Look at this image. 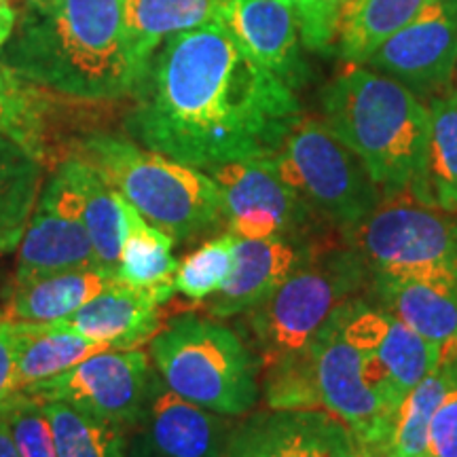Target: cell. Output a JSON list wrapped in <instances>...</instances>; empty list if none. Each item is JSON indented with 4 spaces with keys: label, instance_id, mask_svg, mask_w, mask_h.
I'll return each mask as SVG.
<instances>
[{
    "label": "cell",
    "instance_id": "1",
    "mask_svg": "<svg viewBox=\"0 0 457 457\" xmlns=\"http://www.w3.org/2000/svg\"><path fill=\"white\" fill-rule=\"evenodd\" d=\"M131 98L125 134L204 171L271 157L303 114L296 91L259 64L222 21L168 38Z\"/></svg>",
    "mask_w": 457,
    "mask_h": 457
},
{
    "label": "cell",
    "instance_id": "2",
    "mask_svg": "<svg viewBox=\"0 0 457 457\" xmlns=\"http://www.w3.org/2000/svg\"><path fill=\"white\" fill-rule=\"evenodd\" d=\"M0 62L79 102L131 98L146 72L125 30L123 0H20Z\"/></svg>",
    "mask_w": 457,
    "mask_h": 457
},
{
    "label": "cell",
    "instance_id": "3",
    "mask_svg": "<svg viewBox=\"0 0 457 457\" xmlns=\"http://www.w3.org/2000/svg\"><path fill=\"white\" fill-rule=\"evenodd\" d=\"M320 104L322 121L384 195L415 187L430 131V108L415 91L364 64H347L322 89Z\"/></svg>",
    "mask_w": 457,
    "mask_h": 457
},
{
    "label": "cell",
    "instance_id": "4",
    "mask_svg": "<svg viewBox=\"0 0 457 457\" xmlns=\"http://www.w3.org/2000/svg\"><path fill=\"white\" fill-rule=\"evenodd\" d=\"M71 155L89 163L142 219L174 242H191L222 227L219 187L208 171L112 131L81 136Z\"/></svg>",
    "mask_w": 457,
    "mask_h": 457
},
{
    "label": "cell",
    "instance_id": "5",
    "mask_svg": "<svg viewBox=\"0 0 457 457\" xmlns=\"http://www.w3.org/2000/svg\"><path fill=\"white\" fill-rule=\"evenodd\" d=\"M148 358L170 390L225 417H244L261 396V360L236 328L180 313L148 341Z\"/></svg>",
    "mask_w": 457,
    "mask_h": 457
},
{
    "label": "cell",
    "instance_id": "6",
    "mask_svg": "<svg viewBox=\"0 0 457 457\" xmlns=\"http://www.w3.org/2000/svg\"><path fill=\"white\" fill-rule=\"evenodd\" d=\"M370 270L345 242L320 248L265 301L237 316V333L259 356L273 358L310 345L333 313L369 288Z\"/></svg>",
    "mask_w": 457,
    "mask_h": 457
},
{
    "label": "cell",
    "instance_id": "7",
    "mask_svg": "<svg viewBox=\"0 0 457 457\" xmlns=\"http://www.w3.org/2000/svg\"><path fill=\"white\" fill-rule=\"evenodd\" d=\"M343 242L362 256L373 276L396 279L457 276V214L426 204L411 188L387 193Z\"/></svg>",
    "mask_w": 457,
    "mask_h": 457
},
{
    "label": "cell",
    "instance_id": "8",
    "mask_svg": "<svg viewBox=\"0 0 457 457\" xmlns=\"http://www.w3.org/2000/svg\"><path fill=\"white\" fill-rule=\"evenodd\" d=\"M271 159L313 212L339 228L358 225L384 197L360 157L322 119L301 114Z\"/></svg>",
    "mask_w": 457,
    "mask_h": 457
},
{
    "label": "cell",
    "instance_id": "9",
    "mask_svg": "<svg viewBox=\"0 0 457 457\" xmlns=\"http://www.w3.org/2000/svg\"><path fill=\"white\" fill-rule=\"evenodd\" d=\"M220 195L222 225L239 239H312L322 219L286 182L271 157L242 159L205 170Z\"/></svg>",
    "mask_w": 457,
    "mask_h": 457
},
{
    "label": "cell",
    "instance_id": "10",
    "mask_svg": "<svg viewBox=\"0 0 457 457\" xmlns=\"http://www.w3.org/2000/svg\"><path fill=\"white\" fill-rule=\"evenodd\" d=\"M153 370L145 350H111L21 392L41 403H66L129 430L140 420Z\"/></svg>",
    "mask_w": 457,
    "mask_h": 457
},
{
    "label": "cell",
    "instance_id": "11",
    "mask_svg": "<svg viewBox=\"0 0 457 457\" xmlns=\"http://www.w3.org/2000/svg\"><path fill=\"white\" fill-rule=\"evenodd\" d=\"M94 265H98V261L85 227L81 195L62 163H57L43 182L37 205L17 245L13 282Z\"/></svg>",
    "mask_w": 457,
    "mask_h": 457
},
{
    "label": "cell",
    "instance_id": "12",
    "mask_svg": "<svg viewBox=\"0 0 457 457\" xmlns=\"http://www.w3.org/2000/svg\"><path fill=\"white\" fill-rule=\"evenodd\" d=\"M343 312L345 305L313 337L322 407L339 417L356 443H392L398 411L387 407L369 387L362 373V352L343 337Z\"/></svg>",
    "mask_w": 457,
    "mask_h": 457
},
{
    "label": "cell",
    "instance_id": "13",
    "mask_svg": "<svg viewBox=\"0 0 457 457\" xmlns=\"http://www.w3.org/2000/svg\"><path fill=\"white\" fill-rule=\"evenodd\" d=\"M231 417L212 413L179 396L157 370L140 420L128 434V457H227Z\"/></svg>",
    "mask_w": 457,
    "mask_h": 457
},
{
    "label": "cell",
    "instance_id": "14",
    "mask_svg": "<svg viewBox=\"0 0 457 457\" xmlns=\"http://www.w3.org/2000/svg\"><path fill=\"white\" fill-rule=\"evenodd\" d=\"M364 66L396 79L417 96L447 91L455 83L457 0H434L392 34Z\"/></svg>",
    "mask_w": 457,
    "mask_h": 457
},
{
    "label": "cell",
    "instance_id": "15",
    "mask_svg": "<svg viewBox=\"0 0 457 457\" xmlns=\"http://www.w3.org/2000/svg\"><path fill=\"white\" fill-rule=\"evenodd\" d=\"M227 457H353V438L327 409H267L233 426Z\"/></svg>",
    "mask_w": 457,
    "mask_h": 457
},
{
    "label": "cell",
    "instance_id": "16",
    "mask_svg": "<svg viewBox=\"0 0 457 457\" xmlns=\"http://www.w3.org/2000/svg\"><path fill=\"white\" fill-rule=\"evenodd\" d=\"M320 250L312 239H239L233 245V271L219 293L210 296V318H237L259 305Z\"/></svg>",
    "mask_w": 457,
    "mask_h": 457
},
{
    "label": "cell",
    "instance_id": "17",
    "mask_svg": "<svg viewBox=\"0 0 457 457\" xmlns=\"http://www.w3.org/2000/svg\"><path fill=\"white\" fill-rule=\"evenodd\" d=\"M222 24L259 64L299 91L310 81L295 9L282 0H227Z\"/></svg>",
    "mask_w": 457,
    "mask_h": 457
},
{
    "label": "cell",
    "instance_id": "18",
    "mask_svg": "<svg viewBox=\"0 0 457 457\" xmlns=\"http://www.w3.org/2000/svg\"><path fill=\"white\" fill-rule=\"evenodd\" d=\"M171 296L174 293L138 290L117 282L85 303L81 310L45 327L71 330L91 341L106 343L112 350H136L155 337L162 322L159 307Z\"/></svg>",
    "mask_w": 457,
    "mask_h": 457
},
{
    "label": "cell",
    "instance_id": "19",
    "mask_svg": "<svg viewBox=\"0 0 457 457\" xmlns=\"http://www.w3.org/2000/svg\"><path fill=\"white\" fill-rule=\"evenodd\" d=\"M369 290L379 310L438 345L457 341V276L396 279L370 273Z\"/></svg>",
    "mask_w": 457,
    "mask_h": 457
},
{
    "label": "cell",
    "instance_id": "20",
    "mask_svg": "<svg viewBox=\"0 0 457 457\" xmlns=\"http://www.w3.org/2000/svg\"><path fill=\"white\" fill-rule=\"evenodd\" d=\"M112 284L117 271L100 265L34 276L11 284L3 313L15 322L49 324L81 310Z\"/></svg>",
    "mask_w": 457,
    "mask_h": 457
},
{
    "label": "cell",
    "instance_id": "21",
    "mask_svg": "<svg viewBox=\"0 0 457 457\" xmlns=\"http://www.w3.org/2000/svg\"><path fill=\"white\" fill-rule=\"evenodd\" d=\"M60 163L81 195L83 219L96 261L100 267L117 271L128 231V202L83 159L71 155Z\"/></svg>",
    "mask_w": 457,
    "mask_h": 457
},
{
    "label": "cell",
    "instance_id": "22",
    "mask_svg": "<svg viewBox=\"0 0 457 457\" xmlns=\"http://www.w3.org/2000/svg\"><path fill=\"white\" fill-rule=\"evenodd\" d=\"M227 0H123L125 30L136 54L148 66L168 38L222 21Z\"/></svg>",
    "mask_w": 457,
    "mask_h": 457
},
{
    "label": "cell",
    "instance_id": "23",
    "mask_svg": "<svg viewBox=\"0 0 457 457\" xmlns=\"http://www.w3.org/2000/svg\"><path fill=\"white\" fill-rule=\"evenodd\" d=\"M15 322V320H13ZM15 390L51 379L77 367L79 362L96 353L111 352L106 343L91 341L87 337L71 333V330H54L45 324L15 322Z\"/></svg>",
    "mask_w": 457,
    "mask_h": 457
},
{
    "label": "cell",
    "instance_id": "24",
    "mask_svg": "<svg viewBox=\"0 0 457 457\" xmlns=\"http://www.w3.org/2000/svg\"><path fill=\"white\" fill-rule=\"evenodd\" d=\"M424 170L411 191L426 204L457 214V89L434 96Z\"/></svg>",
    "mask_w": 457,
    "mask_h": 457
},
{
    "label": "cell",
    "instance_id": "25",
    "mask_svg": "<svg viewBox=\"0 0 457 457\" xmlns=\"http://www.w3.org/2000/svg\"><path fill=\"white\" fill-rule=\"evenodd\" d=\"M45 182V163L0 136V256L17 250Z\"/></svg>",
    "mask_w": 457,
    "mask_h": 457
},
{
    "label": "cell",
    "instance_id": "26",
    "mask_svg": "<svg viewBox=\"0 0 457 457\" xmlns=\"http://www.w3.org/2000/svg\"><path fill=\"white\" fill-rule=\"evenodd\" d=\"M174 237L146 222L128 204V231L117 265V282L138 290L176 293L179 259L174 256Z\"/></svg>",
    "mask_w": 457,
    "mask_h": 457
},
{
    "label": "cell",
    "instance_id": "27",
    "mask_svg": "<svg viewBox=\"0 0 457 457\" xmlns=\"http://www.w3.org/2000/svg\"><path fill=\"white\" fill-rule=\"evenodd\" d=\"M434 0H356L343 20L337 49L347 64L367 60Z\"/></svg>",
    "mask_w": 457,
    "mask_h": 457
},
{
    "label": "cell",
    "instance_id": "28",
    "mask_svg": "<svg viewBox=\"0 0 457 457\" xmlns=\"http://www.w3.org/2000/svg\"><path fill=\"white\" fill-rule=\"evenodd\" d=\"M457 377V341L445 345L436 369L400 403L392 430V447L400 457H428V436L434 411Z\"/></svg>",
    "mask_w": 457,
    "mask_h": 457
},
{
    "label": "cell",
    "instance_id": "29",
    "mask_svg": "<svg viewBox=\"0 0 457 457\" xmlns=\"http://www.w3.org/2000/svg\"><path fill=\"white\" fill-rule=\"evenodd\" d=\"M0 136L24 146L38 162L47 163L51 153L49 100L0 62Z\"/></svg>",
    "mask_w": 457,
    "mask_h": 457
},
{
    "label": "cell",
    "instance_id": "30",
    "mask_svg": "<svg viewBox=\"0 0 457 457\" xmlns=\"http://www.w3.org/2000/svg\"><path fill=\"white\" fill-rule=\"evenodd\" d=\"M55 434L57 457H128L125 428L66 403H43Z\"/></svg>",
    "mask_w": 457,
    "mask_h": 457
},
{
    "label": "cell",
    "instance_id": "31",
    "mask_svg": "<svg viewBox=\"0 0 457 457\" xmlns=\"http://www.w3.org/2000/svg\"><path fill=\"white\" fill-rule=\"evenodd\" d=\"M261 396L267 409H324L313 341L262 364Z\"/></svg>",
    "mask_w": 457,
    "mask_h": 457
},
{
    "label": "cell",
    "instance_id": "32",
    "mask_svg": "<svg viewBox=\"0 0 457 457\" xmlns=\"http://www.w3.org/2000/svg\"><path fill=\"white\" fill-rule=\"evenodd\" d=\"M441 352L443 347L438 343L426 339L407 324L390 316L387 333L375 353L384 362L398 390L407 396L420 381H424L436 369Z\"/></svg>",
    "mask_w": 457,
    "mask_h": 457
},
{
    "label": "cell",
    "instance_id": "33",
    "mask_svg": "<svg viewBox=\"0 0 457 457\" xmlns=\"http://www.w3.org/2000/svg\"><path fill=\"white\" fill-rule=\"evenodd\" d=\"M236 236L225 231L187 254L179 262L174 290L191 301H205L219 293L233 271Z\"/></svg>",
    "mask_w": 457,
    "mask_h": 457
},
{
    "label": "cell",
    "instance_id": "34",
    "mask_svg": "<svg viewBox=\"0 0 457 457\" xmlns=\"http://www.w3.org/2000/svg\"><path fill=\"white\" fill-rule=\"evenodd\" d=\"M3 415L21 457H57L55 434L41 400L17 392Z\"/></svg>",
    "mask_w": 457,
    "mask_h": 457
},
{
    "label": "cell",
    "instance_id": "35",
    "mask_svg": "<svg viewBox=\"0 0 457 457\" xmlns=\"http://www.w3.org/2000/svg\"><path fill=\"white\" fill-rule=\"evenodd\" d=\"M356 0H310L296 15L303 47L310 51H330L337 45L343 20Z\"/></svg>",
    "mask_w": 457,
    "mask_h": 457
},
{
    "label": "cell",
    "instance_id": "36",
    "mask_svg": "<svg viewBox=\"0 0 457 457\" xmlns=\"http://www.w3.org/2000/svg\"><path fill=\"white\" fill-rule=\"evenodd\" d=\"M428 457H457V377L434 411L428 436Z\"/></svg>",
    "mask_w": 457,
    "mask_h": 457
},
{
    "label": "cell",
    "instance_id": "37",
    "mask_svg": "<svg viewBox=\"0 0 457 457\" xmlns=\"http://www.w3.org/2000/svg\"><path fill=\"white\" fill-rule=\"evenodd\" d=\"M15 322L0 312V415L9 407L15 390Z\"/></svg>",
    "mask_w": 457,
    "mask_h": 457
},
{
    "label": "cell",
    "instance_id": "38",
    "mask_svg": "<svg viewBox=\"0 0 457 457\" xmlns=\"http://www.w3.org/2000/svg\"><path fill=\"white\" fill-rule=\"evenodd\" d=\"M353 457H400L390 441L381 443H356L353 441Z\"/></svg>",
    "mask_w": 457,
    "mask_h": 457
},
{
    "label": "cell",
    "instance_id": "39",
    "mask_svg": "<svg viewBox=\"0 0 457 457\" xmlns=\"http://www.w3.org/2000/svg\"><path fill=\"white\" fill-rule=\"evenodd\" d=\"M17 20V9L11 3H0V49L7 45V41L13 34Z\"/></svg>",
    "mask_w": 457,
    "mask_h": 457
},
{
    "label": "cell",
    "instance_id": "40",
    "mask_svg": "<svg viewBox=\"0 0 457 457\" xmlns=\"http://www.w3.org/2000/svg\"><path fill=\"white\" fill-rule=\"evenodd\" d=\"M0 457H21L20 451H17L13 434H11L9 421L4 420V415H0Z\"/></svg>",
    "mask_w": 457,
    "mask_h": 457
},
{
    "label": "cell",
    "instance_id": "41",
    "mask_svg": "<svg viewBox=\"0 0 457 457\" xmlns=\"http://www.w3.org/2000/svg\"><path fill=\"white\" fill-rule=\"evenodd\" d=\"M282 3H286V4H290V7L295 9V13L299 15L303 9L307 7V4H310V0H282Z\"/></svg>",
    "mask_w": 457,
    "mask_h": 457
},
{
    "label": "cell",
    "instance_id": "42",
    "mask_svg": "<svg viewBox=\"0 0 457 457\" xmlns=\"http://www.w3.org/2000/svg\"><path fill=\"white\" fill-rule=\"evenodd\" d=\"M455 85H457V66H455Z\"/></svg>",
    "mask_w": 457,
    "mask_h": 457
},
{
    "label": "cell",
    "instance_id": "43",
    "mask_svg": "<svg viewBox=\"0 0 457 457\" xmlns=\"http://www.w3.org/2000/svg\"><path fill=\"white\" fill-rule=\"evenodd\" d=\"M0 3H9V0H0Z\"/></svg>",
    "mask_w": 457,
    "mask_h": 457
}]
</instances>
